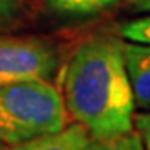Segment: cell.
Here are the masks:
<instances>
[{"label":"cell","mask_w":150,"mask_h":150,"mask_svg":"<svg viewBox=\"0 0 150 150\" xmlns=\"http://www.w3.org/2000/svg\"><path fill=\"white\" fill-rule=\"evenodd\" d=\"M60 93L67 115L90 137L134 130L135 103L120 38L105 33L85 38L65 67Z\"/></svg>","instance_id":"1"},{"label":"cell","mask_w":150,"mask_h":150,"mask_svg":"<svg viewBox=\"0 0 150 150\" xmlns=\"http://www.w3.org/2000/svg\"><path fill=\"white\" fill-rule=\"evenodd\" d=\"M62 93L50 80L0 85V142L13 147L67 125Z\"/></svg>","instance_id":"2"},{"label":"cell","mask_w":150,"mask_h":150,"mask_svg":"<svg viewBox=\"0 0 150 150\" xmlns=\"http://www.w3.org/2000/svg\"><path fill=\"white\" fill-rule=\"evenodd\" d=\"M57 69L59 54L50 40L0 32V85L20 80H50Z\"/></svg>","instance_id":"3"},{"label":"cell","mask_w":150,"mask_h":150,"mask_svg":"<svg viewBox=\"0 0 150 150\" xmlns=\"http://www.w3.org/2000/svg\"><path fill=\"white\" fill-rule=\"evenodd\" d=\"M123 55L135 107L150 110V45L123 42Z\"/></svg>","instance_id":"4"},{"label":"cell","mask_w":150,"mask_h":150,"mask_svg":"<svg viewBox=\"0 0 150 150\" xmlns=\"http://www.w3.org/2000/svg\"><path fill=\"white\" fill-rule=\"evenodd\" d=\"M88 139L90 135L80 123H72L65 125L59 132L45 134L23 144L13 145L10 150H82Z\"/></svg>","instance_id":"5"},{"label":"cell","mask_w":150,"mask_h":150,"mask_svg":"<svg viewBox=\"0 0 150 150\" xmlns=\"http://www.w3.org/2000/svg\"><path fill=\"white\" fill-rule=\"evenodd\" d=\"M120 0H47L50 10L64 15H95Z\"/></svg>","instance_id":"6"},{"label":"cell","mask_w":150,"mask_h":150,"mask_svg":"<svg viewBox=\"0 0 150 150\" xmlns=\"http://www.w3.org/2000/svg\"><path fill=\"white\" fill-rule=\"evenodd\" d=\"M82 150H144V145L140 135L135 130H130L127 134L113 137H102V139L90 137Z\"/></svg>","instance_id":"7"},{"label":"cell","mask_w":150,"mask_h":150,"mask_svg":"<svg viewBox=\"0 0 150 150\" xmlns=\"http://www.w3.org/2000/svg\"><path fill=\"white\" fill-rule=\"evenodd\" d=\"M25 0H0V32H12L27 22Z\"/></svg>","instance_id":"8"},{"label":"cell","mask_w":150,"mask_h":150,"mask_svg":"<svg viewBox=\"0 0 150 150\" xmlns=\"http://www.w3.org/2000/svg\"><path fill=\"white\" fill-rule=\"evenodd\" d=\"M120 35L127 42L150 45V12L149 15L139 17L120 25Z\"/></svg>","instance_id":"9"},{"label":"cell","mask_w":150,"mask_h":150,"mask_svg":"<svg viewBox=\"0 0 150 150\" xmlns=\"http://www.w3.org/2000/svg\"><path fill=\"white\" fill-rule=\"evenodd\" d=\"M134 127L140 135L144 150H150V110L134 113Z\"/></svg>","instance_id":"10"},{"label":"cell","mask_w":150,"mask_h":150,"mask_svg":"<svg viewBox=\"0 0 150 150\" xmlns=\"http://www.w3.org/2000/svg\"><path fill=\"white\" fill-rule=\"evenodd\" d=\"M123 4L132 13H149L150 12V0H125Z\"/></svg>","instance_id":"11"},{"label":"cell","mask_w":150,"mask_h":150,"mask_svg":"<svg viewBox=\"0 0 150 150\" xmlns=\"http://www.w3.org/2000/svg\"><path fill=\"white\" fill-rule=\"evenodd\" d=\"M0 150H10V147H8V145H5V144H2V142H0Z\"/></svg>","instance_id":"12"}]
</instances>
